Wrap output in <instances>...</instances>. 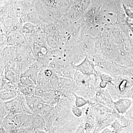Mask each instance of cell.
I'll use <instances>...</instances> for the list:
<instances>
[{
  "label": "cell",
  "instance_id": "6da1fadb",
  "mask_svg": "<svg viewBox=\"0 0 133 133\" xmlns=\"http://www.w3.org/2000/svg\"><path fill=\"white\" fill-rule=\"evenodd\" d=\"M44 75L39 74L37 77V84L35 89V95H37L43 93L55 91L49 79Z\"/></svg>",
  "mask_w": 133,
  "mask_h": 133
},
{
  "label": "cell",
  "instance_id": "7a4b0ae2",
  "mask_svg": "<svg viewBox=\"0 0 133 133\" xmlns=\"http://www.w3.org/2000/svg\"><path fill=\"white\" fill-rule=\"evenodd\" d=\"M26 104L28 109L35 113H39L44 106L38 96L35 94L26 97Z\"/></svg>",
  "mask_w": 133,
  "mask_h": 133
},
{
  "label": "cell",
  "instance_id": "3957f363",
  "mask_svg": "<svg viewBox=\"0 0 133 133\" xmlns=\"http://www.w3.org/2000/svg\"><path fill=\"white\" fill-rule=\"evenodd\" d=\"M56 91L48 92L43 93L41 94L37 95L41 99V101L47 104H55L56 101L57 100L58 97L55 94Z\"/></svg>",
  "mask_w": 133,
  "mask_h": 133
},
{
  "label": "cell",
  "instance_id": "277c9868",
  "mask_svg": "<svg viewBox=\"0 0 133 133\" xmlns=\"http://www.w3.org/2000/svg\"><path fill=\"white\" fill-rule=\"evenodd\" d=\"M1 99L2 101H7L8 100L13 99L16 98L19 95V91L14 88H10L3 90L1 91Z\"/></svg>",
  "mask_w": 133,
  "mask_h": 133
},
{
  "label": "cell",
  "instance_id": "5b68a950",
  "mask_svg": "<svg viewBox=\"0 0 133 133\" xmlns=\"http://www.w3.org/2000/svg\"><path fill=\"white\" fill-rule=\"evenodd\" d=\"M20 83L24 85L28 91L31 94H35L36 85L34 82L28 77H21L20 79Z\"/></svg>",
  "mask_w": 133,
  "mask_h": 133
},
{
  "label": "cell",
  "instance_id": "8992f818",
  "mask_svg": "<svg viewBox=\"0 0 133 133\" xmlns=\"http://www.w3.org/2000/svg\"><path fill=\"white\" fill-rule=\"evenodd\" d=\"M129 101L125 99H120L114 103L115 109L120 113H124L128 109L129 106Z\"/></svg>",
  "mask_w": 133,
  "mask_h": 133
},
{
  "label": "cell",
  "instance_id": "52a82bcc",
  "mask_svg": "<svg viewBox=\"0 0 133 133\" xmlns=\"http://www.w3.org/2000/svg\"><path fill=\"white\" fill-rule=\"evenodd\" d=\"M74 95L76 99L75 104L77 107H82L88 103V101L86 100L82 97L77 96L75 94H74Z\"/></svg>",
  "mask_w": 133,
  "mask_h": 133
},
{
  "label": "cell",
  "instance_id": "ba28073f",
  "mask_svg": "<svg viewBox=\"0 0 133 133\" xmlns=\"http://www.w3.org/2000/svg\"><path fill=\"white\" fill-rule=\"evenodd\" d=\"M72 111L73 114L77 117H80L82 115V111L81 109L78 108L76 106L74 105L72 106Z\"/></svg>",
  "mask_w": 133,
  "mask_h": 133
}]
</instances>
